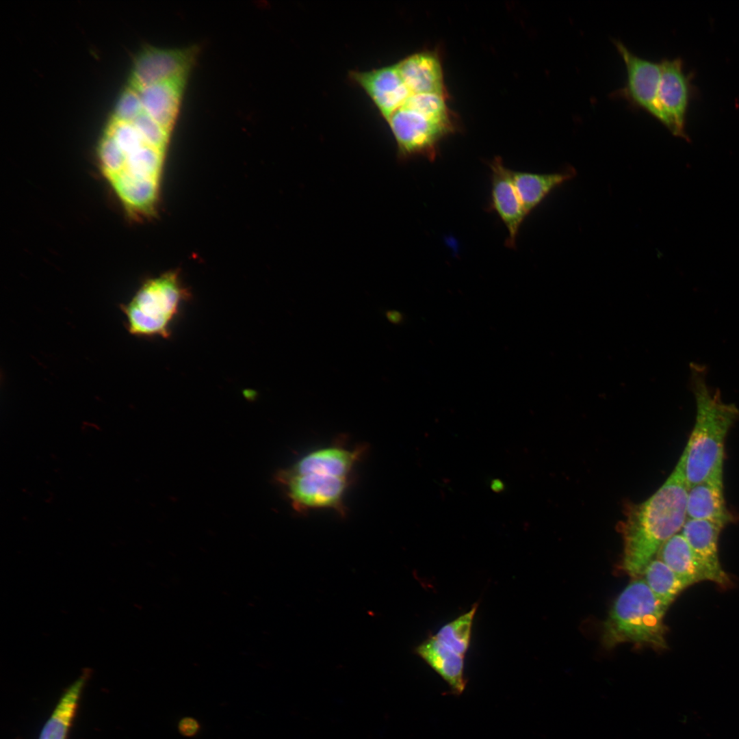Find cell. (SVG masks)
I'll use <instances>...</instances> for the list:
<instances>
[{
  "instance_id": "obj_1",
  "label": "cell",
  "mask_w": 739,
  "mask_h": 739,
  "mask_svg": "<svg viewBox=\"0 0 739 739\" xmlns=\"http://www.w3.org/2000/svg\"><path fill=\"white\" fill-rule=\"evenodd\" d=\"M682 454L664 484L645 502L630 506L619 526L623 539V569L638 578L662 545L682 530L686 519L688 487Z\"/></svg>"
},
{
  "instance_id": "obj_2",
  "label": "cell",
  "mask_w": 739,
  "mask_h": 739,
  "mask_svg": "<svg viewBox=\"0 0 739 739\" xmlns=\"http://www.w3.org/2000/svg\"><path fill=\"white\" fill-rule=\"evenodd\" d=\"M690 389L696 402L695 423L683 451L688 487L703 482L723 484L725 442L739 419V409L722 401L706 382V367L690 366Z\"/></svg>"
},
{
  "instance_id": "obj_3",
  "label": "cell",
  "mask_w": 739,
  "mask_h": 739,
  "mask_svg": "<svg viewBox=\"0 0 739 739\" xmlns=\"http://www.w3.org/2000/svg\"><path fill=\"white\" fill-rule=\"evenodd\" d=\"M666 608L643 579L630 582L615 599L603 625L608 648L630 643L657 650L666 648Z\"/></svg>"
},
{
  "instance_id": "obj_4",
  "label": "cell",
  "mask_w": 739,
  "mask_h": 739,
  "mask_svg": "<svg viewBox=\"0 0 739 739\" xmlns=\"http://www.w3.org/2000/svg\"><path fill=\"white\" fill-rule=\"evenodd\" d=\"M175 272L148 279L120 309L128 332L136 337L167 339L181 304L190 297Z\"/></svg>"
},
{
  "instance_id": "obj_5",
  "label": "cell",
  "mask_w": 739,
  "mask_h": 739,
  "mask_svg": "<svg viewBox=\"0 0 739 739\" xmlns=\"http://www.w3.org/2000/svg\"><path fill=\"white\" fill-rule=\"evenodd\" d=\"M275 478L284 487L296 512L331 509L340 516L346 515L344 498L351 478L313 473L298 474L285 469L278 471Z\"/></svg>"
},
{
  "instance_id": "obj_6",
  "label": "cell",
  "mask_w": 739,
  "mask_h": 739,
  "mask_svg": "<svg viewBox=\"0 0 739 739\" xmlns=\"http://www.w3.org/2000/svg\"><path fill=\"white\" fill-rule=\"evenodd\" d=\"M613 43L625 64L627 76L624 86L612 93V97L623 99L631 108L643 110L656 118L660 62L634 54L619 40H614Z\"/></svg>"
},
{
  "instance_id": "obj_7",
  "label": "cell",
  "mask_w": 739,
  "mask_h": 739,
  "mask_svg": "<svg viewBox=\"0 0 739 739\" xmlns=\"http://www.w3.org/2000/svg\"><path fill=\"white\" fill-rule=\"evenodd\" d=\"M388 121L402 155H422L430 161L436 158L441 140L452 129L403 105Z\"/></svg>"
},
{
  "instance_id": "obj_8",
  "label": "cell",
  "mask_w": 739,
  "mask_h": 739,
  "mask_svg": "<svg viewBox=\"0 0 739 739\" xmlns=\"http://www.w3.org/2000/svg\"><path fill=\"white\" fill-rule=\"evenodd\" d=\"M657 95L656 119L673 135L688 139L685 116L689 96L688 81L680 59L662 60Z\"/></svg>"
},
{
  "instance_id": "obj_9",
  "label": "cell",
  "mask_w": 739,
  "mask_h": 739,
  "mask_svg": "<svg viewBox=\"0 0 739 739\" xmlns=\"http://www.w3.org/2000/svg\"><path fill=\"white\" fill-rule=\"evenodd\" d=\"M489 165L491 195L488 208L497 213L507 229L506 246L515 248L519 231L528 214L515 187L513 170L500 157H495Z\"/></svg>"
},
{
  "instance_id": "obj_10",
  "label": "cell",
  "mask_w": 739,
  "mask_h": 739,
  "mask_svg": "<svg viewBox=\"0 0 739 739\" xmlns=\"http://www.w3.org/2000/svg\"><path fill=\"white\" fill-rule=\"evenodd\" d=\"M192 49H152L138 59L133 71L136 88L165 81H184L194 60Z\"/></svg>"
},
{
  "instance_id": "obj_11",
  "label": "cell",
  "mask_w": 739,
  "mask_h": 739,
  "mask_svg": "<svg viewBox=\"0 0 739 739\" xmlns=\"http://www.w3.org/2000/svg\"><path fill=\"white\" fill-rule=\"evenodd\" d=\"M724 526L709 520L687 518L681 533L691 547L705 580L727 586L730 579L721 567L718 552V541Z\"/></svg>"
},
{
  "instance_id": "obj_12",
  "label": "cell",
  "mask_w": 739,
  "mask_h": 739,
  "mask_svg": "<svg viewBox=\"0 0 739 739\" xmlns=\"http://www.w3.org/2000/svg\"><path fill=\"white\" fill-rule=\"evenodd\" d=\"M353 77L369 94L387 120L405 103L411 94L396 65L368 72L354 73Z\"/></svg>"
},
{
  "instance_id": "obj_13",
  "label": "cell",
  "mask_w": 739,
  "mask_h": 739,
  "mask_svg": "<svg viewBox=\"0 0 739 739\" xmlns=\"http://www.w3.org/2000/svg\"><path fill=\"white\" fill-rule=\"evenodd\" d=\"M365 450L364 445L349 449L339 444L331 445L308 452L287 469L299 474L313 473L352 478L353 469Z\"/></svg>"
},
{
  "instance_id": "obj_14",
  "label": "cell",
  "mask_w": 739,
  "mask_h": 739,
  "mask_svg": "<svg viewBox=\"0 0 739 739\" xmlns=\"http://www.w3.org/2000/svg\"><path fill=\"white\" fill-rule=\"evenodd\" d=\"M396 67L411 94L446 95L443 70L437 55L431 52L415 53L399 62Z\"/></svg>"
},
{
  "instance_id": "obj_15",
  "label": "cell",
  "mask_w": 739,
  "mask_h": 739,
  "mask_svg": "<svg viewBox=\"0 0 739 739\" xmlns=\"http://www.w3.org/2000/svg\"><path fill=\"white\" fill-rule=\"evenodd\" d=\"M415 651L448 683L455 693L461 694L464 690V656L435 636L424 640Z\"/></svg>"
},
{
  "instance_id": "obj_16",
  "label": "cell",
  "mask_w": 739,
  "mask_h": 739,
  "mask_svg": "<svg viewBox=\"0 0 739 739\" xmlns=\"http://www.w3.org/2000/svg\"><path fill=\"white\" fill-rule=\"evenodd\" d=\"M183 81H165L136 88L143 112L170 131L180 104Z\"/></svg>"
},
{
  "instance_id": "obj_17",
  "label": "cell",
  "mask_w": 739,
  "mask_h": 739,
  "mask_svg": "<svg viewBox=\"0 0 739 739\" xmlns=\"http://www.w3.org/2000/svg\"><path fill=\"white\" fill-rule=\"evenodd\" d=\"M687 518L703 519L726 526L731 520L724 499L723 484L703 482L688 488Z\"/></svg>"
},
{
  "instance_id": "obj_18",
  "label": "cell",
  "mask_w": 739,
  "mask_h": 739,
  "mask_svg": "<svg viewBox=\"0 0 739 739\" xmlns=\"http://www.w3.org/2000/svg\"><path fill=\"white\" fill-rule=\"evenodd\" d=\"M89 675L88 671L83 673L64 691L42 727L38 739L68 738Z\"/></svg>"
},
{
  "instance_id": "obj_19",
  "label": "cell",
  "mask_w": 739,
  "mask_h": 739,
  "mask_svg": "<svg viewBox=\"0 0 739 739\" xmlns=\"http://www.w3.org/2000/svg\"><path fill=\"white\" fill-rule=\"evenodd\" d=\"M575 175L573 169L539 174L513 171V179L527 214H530L555 188Z\"/></svg>"
},
{
  "instance_id": "obj_20",
  "label": "cell",
  "mask_w": 739,
  "mask_h": 739,
  "mask_svg": "<svg viewBox=\"0 0 739 739\" xmlns=\"http://www.w3.org/2000/svg\"><path fill=\"white\" fill-rule=\"evenodd\" d=\"M658 553L660 560L674 572L686 587L706 580L691 547L682 533H677L666 541Z\"/></svg>"
},
{
  "instance_id": "obj_21",
  "label": "cell",
  "mask_w": 739,
  "mask_h": 739,
  "mask_svg": "<svg viewBox=\"0 0 739 739\" xmlns=\"http://www.w3.org/2000/svg\"><path fill=\"white\" fill-rule=\"evenodd\" d=\"M643 575L649 588L666 608L686 588L674 572L660 559H653Z\"/></svg>"
},
{
  "instance_id": "obj_22",
  "label": "cell",
  "mask_w": 739,
  "mask_h": 739,
  "mask_svg": "<svg viewBox=\"0 0 739 739\" xmlns=\"http://www.w3.org/2000/svg\"><path fill=\"white\" fill-rule=\"evenodd\" d=\"M478 605L466 613L443 625L435 635L439 640L465 656L470 645L471 627Z\"/></svg>"
},
{
  "instance_id": "obj_23",
  "label": "cell",
  "mask_w": 739,
  "mask_h": 739,
  "mask_svg": "<svg viewBox=\"0 0 739 739\" xmlns=\"http://www.w3.org/2000/svg\"><path fill=\"white\" fill-rule=\"evenodd\" d=\"M415 110L429 118L452 127L449 109L445 103V96L435 93L411 94L403 105Z\"/></svg>"
},
{
  "instance_id": "obj_24",
  "label": "cell",
  "mask_w": 739,
  "mask_h": 739,
  "mask_svg": "<svg viewBox=\"0 0 739 739\" xmlns=\"http://www.w3.org/2000/svg\"><path fill=\"white\" fill-rule=\"evenodd\" d=\"M132 122L146 143L165 149L169 130L144 112Z\"/></svg>"
},
{
  "instance_id": "obj_25",
  "label": "cell",
  "mask_w": 739,
  "mask_h": 739,
  "mask_svg": "<svg viewBox=\"0 0 739 739\" xmlns=\"http://www.w3.org/2000/svg\"><path fill=\"white\" fill-rule=\"evenodd\" d=\"M142 113V105L137 89L127 90L117 102L116 120L132 122Z\"/></svg>"
},
{
  "instance_id": "obj_26",
  "label": "cell",
  "mask_w": 739,
  "mask_h": 739,
  "mask_svg": "<svg viewBox=\"0 0 739 739\" xmlns=\"http://www.w3.org/2000/svg\"><path fill=\"white\" fill-rule=\"evenodd\" d=\"M200 725L198 721L193 717H184L180 720L178 724L179 733L185 737H193L199 731Z\"/></svg>"
},
{
  "instance_id": "obj_27",
  "label": "cell",
  "mask_w": 739,
  "mask_h": 739,
  "mask_svg": "<svg viewBox=\"0 0 739 739\" xmlns=\"http://www.w3.org/2000/svg\"><path fill=\"white\" fill-rule=\"evenodd\" d=\"M386 317L387 320L393 324H400L404 320L403 315L395 310H389L386 312Z\"/></svg>"
}]
</instances>
